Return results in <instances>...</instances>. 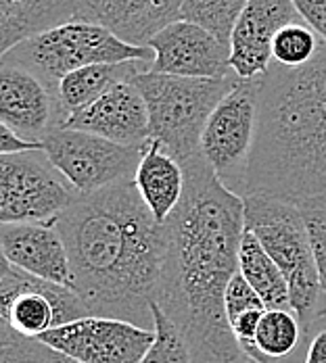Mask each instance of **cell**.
Wrapping results in <instances>:
<instances>
[{"mask_svg": "<svg viewBox=\"0 0 326 363\" xmlns=\"http://www.w3.org/2000/svg\"><path fill=\"white\" fill-rule=\"evenodd\" d=\"M184 194L165 219L159 309L180 332L195 363H247L228 326L224 294L239 272L243 199L197 155L182 163Z\"/></svg>", "mask_w": 326, "mask_h": 363, "instance_id": "cell-1", "label": "cell"}, {"mask_svg": "<svg viewBox=\"0 0 326 363\" xmlns=\"http://www.w3.org/2000/svg\"><path fill=\"white\" fill-rule=\"evenodd\" d=\"M55 225L70 257L72 291L90 315L153 330L165 228L148 211L134 178L80 196Z\"/></svg>", "mask_w": 326, "mask_h": 363, "instance_id": "cell-2", "label": "cell"}, {"mask_svg": "<svg viewBox=\"0 0 326 363\" xmlns=\"http://www.w3.org/2000/svg\"><path fill=\"white\" fill-rule=\"evenodd\" d=\"M251 194L293 205L326 196V42L310 63H272L261 75L241 199Z\"/></svg>", "mask_w": 326, "mask_h": 363, "instance_id": "cell-3", "label": "cell"}, {"mask_svg": "<svg viewBox=\"0 0 326 363\" xmlns=\"http://www.w3.org/2000/svg\"><path fill=\"white\" fill-rule=\"evenodd\" d=\"M243 205L245 230L254 234L283 272L289 286L290 309L301 328L308 330L326 318V298L299 207L266 194L245 196Z\"/></svg>", "mask_w": 326, "mask_h": 363, "instance_id": "cell-4", "label": "cell"}, {"mask_svg": "<svg viewBox=\"0 0 326 363\" xmlns=\"http://www.w3.org/2000/svg\"><path fill=\"white\" fill-rule=\"evenodd\" d=\"M237 82V75L207 79L153 72L132 79L145 99L151 140L180 165L201 155V136L207 119Z\"/></svg>", "mask_w": 326, "mask_h": 363, "instance_id": "cell-5", "label": "cell"}, {"mask_svg": "<svg viewBox=\"0 0 326 363\" xmlns=\"http://www.w3.org/2000/svg\"><path fill=\"white\" fill-rule=\"evenodd\" d=\"M153 59L155 52L148 46L126 44L99 23L73 19L23 40L9 50L0 63L32 72L57 94L59 82L82 67L126 61L153 63Z\"/></svg>", "mask_w": 326, "mask_h": 363, "instance_id": "cell-6", "label": "cell"}, {"mask_svg": "<svg viewBox=\"0 0 326 363\" xmlns=\"http://www.w3.org/2000/svg\"><path fill=\"white\" fill-rule=\"evenodd\" d=\"M42 152L80 196H92L121 180H132L145 146H121L88 132L57 128L42 138Z\"/></svg>", "mask_w": 326, "mask_h": 363, "instance_id": "cell-7", "label": "cell"}, {"mask_svg": "<svg viewBox=\"0 0 326 363\" xmlns=\"http://www.w3.org/2000/svg\"><path fill=\"white\" fill-rule=\"evenodd\" d=\"M259 84L261 77L239 79L207 119L201 136V157L217 180L239 196L257 132Z\"/></svg>", "mask_w": 326, "mask_h": 363, "instance_id": "cell-8", "label": "cell"}, {"mask_svg": "<svg viewBox=\"0 0 326 363\" xmlns=\"http://www.w3.org/2000/svg\"><path fill=\"white\" fill-rule=\"evenodd\" d=\"M36 152L0 155V225L55 221L80 199Z\"/></svg>", "mask_w": 326, "mask_h": 363, "instance_id": "cell-9", "label": "cell"}, {"mask_svg": "<svg viewBox=\"0 0 326 363\" xmlns=\"http://www.w3.org/2000/svg\"><path fill=\"white\" fill-rule=\"evenodd\" d=\"M86 315L90 311L67 286L46 282L17 267L0 280V318L21 336L38 338Z\"/></svg>", "mask_w": 326, "mask_h": 363, "instance_id": "cell-10", "label": "cell"}, {"mask_svg": "<svg viewBox=\"0 0 326 363\" xmlns=\"http://www.w3.org/2000/svg\"><path fill=\"white\" fill-rule=\"evenodd\" d=\"M42 345L77 363H141L155 330L124 320L86 315L38 336Z\"/></svg>", "mask_w": 326, "mask_h": 363, "instance_id": "cell-11", "label": "cell"}, {"mask_svg": "<svg viewBox=\"0 0 326 363\" xmlns=\"http://www.w3.org/2000/svg\"><path fill=\"white\" fill-rule=\"evenodd\" d=\"M155 52L151 72L178 77L219 79L234 75L230 69V44L190 21H174L151 38Z\"/></svg>", "mask_w": 326, "mask_h": 363, "instance_id": "cell-12", "label": "cell"}, {"mask_svg": "<svg viewBox=\"0 0 326 363\" xmlns=\"http://www.w3.org/2000/svg\"><path fill=\"white\" fill-rule=\"evenodd\" d=\"M65 115L57 94L23 67L0 63V123L28 143H42Z\"/></svg>", "mask_w": 326, "mask_h": 363, "instance_id": "cell-13", "label": "cell"}, {"mask_svg": "<svg viewBox=\"0 0 326 363\" xmlns=\"http://www.w3.org/2000/svg\"><path fill=\"white\" fill-rule=\"evenodd\" d=\"M303 21L293 0H247L230 34V69L239 79L261 77L272 65V42L290 23Z\"/></svg>", "mask_w": 326, "mask_h": 363, "instance_id": "cell-14", "label": "cell"}, {"mask_svg": "<svg viewBox=\"0 0 326 363\" xmlns=\"http://www.w3.org/2000/svg\"><path fill=\"white\" fill-rule=\"evenodd\" d=\"M65 130L88 132L121 146H143L151 140L145 99L132 82H124L86 109L70 115Z\"/></svg>", "mask_w": 326, "mask_h": 363, "instance_id": "cell-15", "label": "cell"}, {"mask_svg": "<svg viewBox=\"0 0 326 363\" xmlns=\"http://www.w3.org/2000/svg\"><path fill=\"white\" fill-rule=\"evenodd\" d=\"M0 240L13 267L72 289L70 257L55 221L4 223L0 225Z\"/></svg>", "mask_w": 326, "mask_h": 363, "instance_id": "cell-16", "label": "cell"}, {"mask_svg": "<svg viewBox=\"0 0 326 363\" xmlns=\"http://www.w3.org/2000/svg\"><path fill=\"white\" fill-rule=\"evenodd\" d=\"M184 0H82L80 21L99 23L132 46H148L151 38L180 19Z\"/></svg>", "mask_w": 326, "mask_h": 363, "instance_id": "cell-17", "label": "cell"}, {"mask_svg": "<svg viewBox=\"0 0 326 363\" xmlns=\"http://www.w3.org/2000/svg\"><path fill=\"white\" fill-rule=\"evenodd\" d=\"M82 0H0V61L23 40L77 19Z\"/></svg>", "mask_w": 326, "mask_h": 363, "instance_id": "cell-18", "label": "cell"}, {"mask_svg": "<svg viewBox=\"0 0 326 363\" xmlns=\"http://www.w3.org/2000/svg\"><path fill=\"white\" fill-rule=\"evenodd\" d=\"M134 186L153 218L165 223L184 194V169L172 155L148 140L134 174Z\"/></svg>", "mask_w": 326, "mask_h": 363, "instance_id": "cell-19", "label": "cell"}, {"mask_svg": "<svg viewBox=\"0 0 326 363\" xmlns=\"http://www.w3.org/2000/svg\"><path fill=\"white\" fill-rule=\"evenodd\" d=\"M151 61H126V63H99L88 65L65 75L57 86V101L65 119L99 101L109 90L124 82H132L136 75L151 72Z\"/></svg>", "mask_w": 326, "mask_h": 363, "instance_id": "cell-20", "label": "cell"}, {"mask_svg": "<svg viewBox=\"0 0 326 363\" xmlns=\"http://www.w3.org/2000/svg\"><path fill=\"white\" fill-rule=\"evenodd\" d=\"M239 272L249 282L266 309H290V296L287 280L272 257L259 245L251 232H243L239 249ZM293 311V309H290Z\"/></svg>", "mask_w": 326, "mask_h": 363, "instance_id": "cell-21", "label": "cell"}, {"mask_svg": "<svg viewBox=\"0 0 326 363\" xmlns=\"http://www.w3.org/2000/svg\"><path fill=\"white\" fill-rule=\"evenodd\" d=\"M303 328L290 309H266L255 332L257 363H281L297 351Z\"/></svg>", "mask_w": 326, "mask_h": 363, "instance_id": "cell-22", "label": "cell"}, {"mask_svg": "<svg viewBox=\"0 0 326 363\" xmlns=\"http://www.w3.org/2000/svg\"><path fill=\"white\" fill-rule=\"evenodd\" d=\"M320 42V36L305 21L290 23L272 42V63L283 67H301L314 59Z\"/></svg>", "mask_w": 326, "mask_h": 363, "instance_id": "cell-23", "label": "cell"}, {"mask_svg": "<svg viewBox=\"0 0 326 363\" xmlns=\"http://www.w3.org/2000/svg\"><path fill=\"white\" fill-rule=\"evenodd\" d=\"M153 330L155 340L141 363H195L180 332L159 309V305L153 307Z\"/></svg>", "mask_w": 326, "mask_h": 363, "instance_id": "cell-24", "label": "cell"}, {"mask_svg": "<svg viewBox=\"0 0 326 363\" xmlns=\"http://www.w3.org/2000/svg\"><path fill=\"white\" fill-rule=\"evenodd\" d=\"M59 353L36 338L17 334L6 322L0 324V363H57Z\"/></svg>", "mask_w": 326, "mask_h": 363, "instance_id": "cell-25", "label": "cell"}, {"mask_svg": "<svg viewBox=\"0 0 326 363\" xmlns=\"http://www.w3.org/2000/svg\"><path fill=\"white\" fill-rule=\"evenodd\" d=\"M297 207H299L303 221H305L310 249L314 255L316 272H318L322 294L326 298V196L305 201Z\"/></svg>", "mask_w": 326, "mask_h": 363, "instance_id": "cell-26", "label": "cell"}, {"mask_svg": "<svg viewBox=\"0 0 326 363\" xmlns=\"http://www.w3.org/2000/svg\"><path fill=\"white\" fill-rule=\"evenodd\" d=\"M224 309H226V318H228V326H230V322H234L243 313L263 311L266 305L259 298V294L249 286V282L241 276V272H237L224 294Z\"/></svg>", "mask_w": 326, "mask_h": 363, "instance_id": "cell-27", "label": "cell"}, {"mask_svg": "<svg viewBox=\"0 0 326 363\" xmlns=\"http://www.w3.org/2000/svg\"><path fill=\"white\" fill-rule=\"evenodd\" d=\"M281 363H326V318L303 330L297 351Z\"/></svg>", "mask_w": 326, "mask_h": 363, "instance_id": "cell-28", "label": "cell"}, {"mask_svg": "<svg viewBox=\"0 0 326 363\" xmlns=\"http://www.w3.org/2000/svg\"><path fill=\"white\" fill-rule=\"evenodd\" d=\"M301 19L326 42V0H293Z\"/></svg>", "mask_w": 326, "mask_h": 363, "instance_id": "cell-29", "label": "cell"}, {"mask_svg": "<svg viewBox=\"0 0 326 363\" xmlns=\"http://www.w3.org/2000/svg\"><path fill=\"white\" fill-rule=\"evenodd\" d=\"M30 150H42L40 143H28L19 138L15 132H11L6 125L0 123V155H13V152H30Z\"/></svg>", "mask_w": 326, "mask_h": 363, "instance_id": "cell-30", "label": "cell"}, {"mask_svg": "<svg viewBox=\"0 0 326 363\" xmlns=\"http://www.w3.org/2000/svg\"><path fill=\"white\" fill-rule=\"evenodd\" d=\"M11 269H13V265L9 263V259H6V255H4V249H2V240H0V280H2Z\"/></svg>", "mask_w": 326, "mask_h": 363, "instance_id": "cell-31", "label": "cell"}, {"mask_svg": "<svg viewBox=\"0 0 326 363\" xmlns=\"http://www.w3.org/2000/svg\"><path fill=\"white\" fill-rule=\"evenodd\" d=\"M57 363H77V362H73V359H70V357H65V355H61V353H59V359H57Z\"/></svg>", "mask_w": 326, "mask_h": 363, "instance_id": "cell-32", "label": "cell"}, {"mask_svg": "<svg viewBox=\"0 0 326 363\" xmlns=\"http://www.w3.org/2000/svg\"><path fill=\"white\" fill-rule=\"evenodd\" d=\"M247 363H257V362H254V359H249V362H247Z\"/></svg>", "mask_w": 326, "mask_h": 363, "instance_id": "cell-33", "label": "cell"}, {"mask_svg": "<svg viewBox=\"0 0 326 363\" xmlns=\"http://www.w3.org/2000/svg\"><path fill=\"white\" fill-rule=\"evenodd\" d=\"M2 322H4V320H2V318H0V324H2Z\"/></svg>", "mask_w": 326, "mask_h": 363, "instance_id": "cell-34", "label": "cell"}]
</instances>
